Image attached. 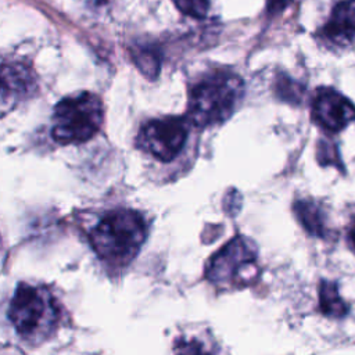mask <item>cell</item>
Listing matches in <instances>:
<instances>
[{"instance_id":"5bb4252c","label":"cell","mask_w":355,"mask_h":355,"mask_svg":"<svg viewBox=\"0 0 355 355\" xmlns=\"http://www.w3.org/2000/svg\"><path fill=\"white\" fill-rule=\"evenodd\" d=\"M136 61H137L139 67L141 68L143 73L153 72V73L157 75V72H158V58L148 49H144V51H141L140 55H136Z\"/></svg>"},{"instance_id":"52a82bcc","label":"cell","mask_w":355,"mask_h":355,"mask_svg":"<svg viewBox=\"0 0 355 355\" xmlns=\"http://www.w3.org/2000/svg\"><path fill=\"white\" fill-rule=\"evenodd\" d=\"M312 121L329 133H338L355 121V105L333 87H319L311 105Z\"/></svg>"},{"instance_id":"ba28073f","label":"cell","mask_w":355,"mask_h":355,"mask_svg":"<svg viewBox=\"0 0 355 355\" xmlns=\"http://www.w3.org/2000/svg\"><path fill=\"white\" fill-rule=\"evenodd\" d=\"M329 47L347 50L355 46V0H340L318 33Z\"/></svg>"},{"instance_id":"8fae6325","label":"cell","mask_w":355,"mask_h":355,"mask_svg":"<svg viewBox=\"0 0 355 355\" xmlns=\"http://www.w3.org/2000/svg\"><path fill=\"white\" fill-rule=\"evenodd\" d=\"M319 306L320 311L330 318H343L348 312L345 301L338 293V287L334 282L322 280L319 287Z\"/></svg>"},{"instance_id":"7a4b0ae2","label":"cell","mask_w":355,"mask_h":355,"mask_svg":"<svg viewBox=\"0 0 355 355\" xmlns=\"http://www.w3.org/2000/svg\"><path fill=\"white\" fill-rule=\"evenodd\" d=\"M146 236V220L133 209L108 212L89 233L96 254L112 266L128 265L139 252Z\"/></svg>"},{"instance_id":"9c48e42d","label":"cell","mask_w":355,"mask_h":355,"mask_svg":"<svg viewBox=\"0 0 355 355\" xmlns=\"http://www.w3.org/2000/svg\"><path fill=\"white\" fill-rule=\"evenodd\" d=\"M294 214L309 234L318 237L327 236V215L322 205L312 200H298L294 202Z\"/></svg>"},{"instance_id":"6da1fadb","label":"cell","mask_w":355,"mask_h":355,"mask_svg":"<svg viewBox=\"0 0 355 355\" xmlns=\"http://www.w3.org/2000/svg\"><path fill=\"white\" fill-rule=\"evenodd\" d=\"M244 96V83L233 72L218 69L202 75L190 86L187 119L200 128L223 123Z\"/></svg>"},{"instance_id":"277c9868","label":"cell","mask_w":355,"mask_h":355,"mask_svg":"<svg viewBox=\"0 0 355 355\" xmlns=\"http://www.w3.org/2000/svg\"><path fill=\"white\" fill-rule=\"evenodd\" d=\"M8 316L19 336L29 341H40L54 330L57 308L46 288L22 283L12 295Z\"/></svg>"},{"instance_id":"2e32d148","label":"cell","mask_w":355,"mask_h":355,"mask_svg":"<svg viewBox=\"0 0 355 355\" xmlns=\"http://www.w3.org/2000/svg\"><path fill=\"white\" fill-rule=\"evenodd\" d=\"M349 241H351L352 248L355 250V220H354V223H352V226L349 229Z\"/></svg>"},{"instance_id":"7c38bea8","label":"cell","mask_w":355,"mask_h":355,"mask_svg":"<svg viewBox=\"0 0 355 355\" xmlns=\"http://www.w3.org/2000/svg\"><path fill=\"white\" fill-rule=\"evenodd\" d=\"M316 157L320 165H329V166H336L344 171L338 148L334 143L329 140H320L318 143V150H316Z\"/></svg>"},{"instance_id":"9a60e30c","label":"cell","mask_w":355,"mask_h":355,"mask_svg":"<svg viewBox=\"0 0 355 355\" xmlns=\"http://www.w3.org/2000/svg\"><path fill=\"white\" fill-rule=\"evenodd\" d=\"M175 355H211L200 343L187 341L178 347Z\"/></svg>"},{"instance_id":"8992f818","label":"cell","mask_w":355,"mask_h":355,"mask_svg":"<svg viewBox=\"0 0 355 355\" xmlns=\"http://www.w3.org/2000/svg\"><path fill=\"white\" fill-rule=\"evenodd\" d=\"M190 121L182 116H164L147 121L137 133V146L162 162L175 159L189 136Z\"/></svg>"},{"instance_id":"5b68a950","label":"cell","mask_w":355,"mask_h":355,"mask_svg":"<svg viewBox=\"0 0 355 355\" xmlns=\"http://www.w3.org/2000/svg\"><path fill=\"white\" fill-rule=\"evenodd\" d=\"M255 244L243 236L232 239L211 259L207 277L219 288H243L251 284L259 272Z\"/></svg>"},{"instance_id":"30bf717a","label":"cell","mask_w":355,"mask_h":355,"mask_svg":"<svg viewBox=\"0 0 355 355\" xmlns=\"http://www.w3.org/2000/svg\"><path fill=\"white\" fill-rule=\"evenodd\" d=\"M33 86V80L31 72L25 69L24 65L10 64V68H3V100L7 98L8 94L11 97H21L31 92Z\"/></svg>"},{"instance_id":"4fadbf2b","label":"cell","mask_w":355,"mask_h":355,"mask_svg":"<svg viewBox=\"0 0 355 355\" xmlns=\"http://www.w3.org/2000/svg\"><path fill=\"white\" fill-rule=\"evenodd\" d=\"M173 3L183 14L193 18H204L209 8V0H173Z\"/></svg>"},{"instance_id":"3957f363","label":"cell","mask_w":355,"mask_h":355,"mask_svg":"<svg viewBox=\"0 0 355 355\" xmlns=\"http://www.w3.org/2000/svg\"><path fill=\"white\" fill-rule=\"evenodd\" d=\"M103 115V103L93 93L82 92L65 97L54 107L51 136L58 144L87 141L100 130Z\"/></svg>"},{"instance_id":"e0dca14e","label":"cell","mask_w":355,"mask_h":355,"mask_svg":"<svg viewBox=\"0 0 355 355\" xmlns=\"http://www.w3.org/2000/svg\"><path fill=\"white\" fill-rule=\"evenodd\" d=\"M87 1H101V0H87Z\"/></svg>"}]
</instances>
